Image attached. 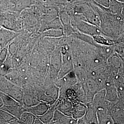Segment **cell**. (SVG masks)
<instances>
[{
  "label": "cell",
  "instance_id": "1",
  "mask_svg": "<svg viewBox=\"0 0 124 124\" xmlns=\"http://www.w3.org/2000/svg\"><path fill=\"white\" fill-rule=\"evenodd\" d=\"M75 24L76 28L83 34L92 36L102 35V31L98 27L87 22L80 19L75 20Z\"/></svg>",
  "mask_w": 124,
  "mask_h": 124
},
{
  "label": "cell",
  "instance_id": "2",
  "mask_svg": "<svg viewBox=\"0 0 124 124\" xmlns=\"http://www.w3.org/2000/svg\"><path fill=\"white\" fill-rule=\"evenodd\" d=\"M14 31L3 27L0 28V46L1 48L6 47L17 36Z\"/></svg>",
  "mask_w": 124,
  "mask_h": 124
},
{
  "label": "cell",
  "instance_id": "3",
  "mask_svg": "<svg viewBox=\"0 0 124 124\" xmlns=\"http://www.w3.org/2000/svg\"><path fill=\"white\" fill-rule=\"evenodd\" d=\"M124 8V2L117 0H110L109 6L105 8L110 14L114 15H120Z\"/></svg>",
  "mask_w": 124,
  "mask_h": 124
},
{
  "label": "cell",
  "instance_id": "4",
  "mask_svg": "<svg viewBox=\"0 0 124 124\" xmlns=\"http://www.w3.org/2000/svg\"><path fill=\"white\" fill-rule=\"evenodd\" d=\"M13 118L8 112L0 109V124L12 123Z\"/></svg>",
  "mask_w": 124,
  "mask_h": 124
},
{
  "label": "cell",
  "instance_id": "5",
  "mask_svg": "<svg viewBox=\"0 0 124 124\" xmlns=\"http://www.w3.org/2000/svg\"><path fill=\"white\" fill-rule=\"evenodd\" d=\"M44 35L48 37H60L63 35V32L61 29H53L46 31Z\"/></svg>",
  "mask_w": 124,
  "mask_h": 124
},
{
  "label": "cell",
  "instance_id": "6",
  "mask_svg": "<svg viewBox=\"0 0 124 124\" xmlns=\"http://www.w3.org/2000/svg\"><path fill=\"white\" fill-rule=\"evenodd\" d=\"M8 46L1 48L0 51V67L4 64L8 55Z\"/></svg>",
  "mask_w": 124,
  "mask_h": 124
},
{
  "label": "cell",
  "instance_id": "7",
  "mask_svg": "<svg viewBox=\"0 0 124 124\" xmlns=\"http://www.w3.org/2000/svg\"><path fill=\"white\" fill-rule=\"evenodd\" d=\"M97 4L104 8H107L109 4L110 0H94Z\"/></svg>",
  "mask_w": 124,
  "mask_h": 124
},
{
  "label": "cell",
  "instance_id": "8",
  "mask_svg": "<svg viewBox=\"0 0 124 124\" xmlns=\"http://www.w3.org/2000/svg\"><path fill=\"white\" fill-rule=\"evenodd\" d=\"M114 42L115 44L124 42V31L122 32V33L120 35V36L117 38V39L114 40Z\"/></svg>",
  "mask_w": 124,
  "mask_h": 124
},
{
  "label": "cell",
  "instance_id": "9",
  "mask_svg": "<svg viewBox=\"0 0 124 124\" xmlns=\"http://www.w3.org/2000/svg\"><path fill=\"white\" fill-rule=\"evenodd\" d=\"M119 0V1H121V2H124V0Z\"/></svg>",
  "mask_w": 124,
  "mask_h": 124
},
{
  "label": "cell",
  "instance_id": "10",
  "mask_svg": "<svg viewBox=\"0 0 124 124\" xmlns=\"http://www.w3.org/2000/svg\"><path fill=\"white\" fill-rule=\"evenodd\" d=\"M1 49V47H0V51Z\"/></svg>",
  "mask_w": 124,
  "mask_h": 124
}]
</instances>
